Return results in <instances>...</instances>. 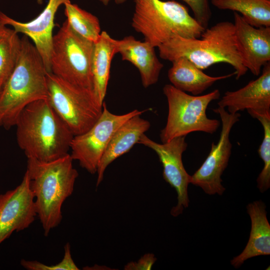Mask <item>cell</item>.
<instances>
[{
  "instance_id": "6da1fadb",
  "label": "cell",
  "mask_w": 270,
  "mask_h": 270,
  "mask_svg": "<svg viewBox=\"0 0 270 270\" xmlns=\"http://www.w3.org/2000/svg\"><path fill=\"white\" fill-rule=\"evenodd\" d=\"M14 126L18 144L27 158L50 162L68 154L74 135L48 98L27 105Z\"/></svg>"
},
{
  "instance_id": "7a4b0ae2",
  "label": "cell",
  "mask_w": 270,
  "mask_h": 270,
  "mask_svg": "<svg viewBox=\"0 0 270 270\" xmlns=\"http://www.w3.org/2000/svg\"><path fill=\"white\" fill-rule=\"evenodd\" d=\"M27 158L26 172L36 214L47 236L62 220V204L72 194L78 173L69 154L50 162Z\"/></svg>"
},
{
  "instance_id": "3957f363",
  "label": "cell",
  "mask_w": 270,
  "mask_h": 270,
  "mask_svg": "<svg viewBox=\"0 0 270 270\" xmlns=\"http://www.w3.org/2000/svg\"><path fill=\"white\" fill-rule=\"evenodd\" d=\"M158 48L161 58L172 62L185 57L202 70L216 64H229L235 70L236 80L248 70L236 47L234 24L230 22H218L206 28L198 38L174 35Z\"/></svg>"
},
{
  "instance_id": "277c9868",
  "label": "cell",
  "mask_w": 270,
  "mask_h": 270,
  "mask_svg": "<svg viewBox=\"0 0 270 270\" xmlns=\"http://www.w3.org/2000/svg\"><path fill=\"white\" fill-rule=\"evenodd\" d=\"M46 73L40 54L24 35L16 64L0 92V127L14 126L27 105L48 98Z\"/></svg>"
},
{
  "instance_id": "5b68a950",
  "label": "cell",
  "mask_w": 270,
  "mask_h": 270,
  "mask_svg": "<svg viewBox=\"0 0 270 270\" xmlns=\"http://www.w3.org/2000/svg\"><path fill=\"white\" fill-rule=\"evenodd\" d=\"M134 2L132 26L154 48L174 35L186 38H200L205 30L190 15L186 7L175 0Z\"/></svg>"
},
{
  "instance_id": "8992f818",
  "label": "cell",
  "mask_w": 270,
  "mask_h": 270,
  "mask_svg": "<svg viewBox=\"0 0 270 270\" xmlns=\"http://www.w3.org/2000/svg\"><path fill=\"white\" fill-rule=\"evenodd\" d=\"M163 92L168 101V114L166 124L160 134L162 143L192 132L212 134L217 131L220 120L208 118L206 110L212 101L220 98L218 89L194 96L167 84L163 88Z\"/></svg>"
},
{
  "instance_id": "52a82bcc",
  "label": "cell",
  "mask_w": 270,
  "mask_h": 270,
  "mask_svg": "<svg viewBox=\"0 0 270 270\" xmlns=\"http://www.w3.org/2000/svg\"><path fill=\"white\" fill-rule=\"evenodd\" d=\"M94 48V42L76 34L66 20L53 36L51 72L73 85L93 91Z\"/></svg>"
},
{
  "instance_id": "ba28073f",
  "label": "cell",
  "mask_w": 270,
  "mask_h": 270,
  "mask_svg": "<svg viewBox=\"0 0 270 270\" xmlns=\"http://www.w3.org/2000/svg\"><path fill=\"white\" fill-rule=\"evenodd\" d=\"M48 100L52 108L66 124L74 136L90 129L102 111V104L93 91L73 85L46 73Z\"/></svg>"
},
{
  "instance_id": "9c48e42d",
  "label": "cell",
  "mask_w": 270,
  "mask_h": 270,
  "mask_svg": "<svg viewBox=\"0 0 270 270\" xmlns=\"http://www.w3.org/2000/svg\"><path fill=\"white\" fill-rule=\"evenodd\" d=\"M146 110H134L123 114L110 112L104 102L101 115L86 132L74 136L70 146L73 160L89 173H96L98 163L115 132L132 117Z\"/></svg>"
},
{
  "instance_id": "30bf717a",
  "label": "cell",
  "mask_w": 270,
  "mask_h": 270,
  "mask_svg": "<svg viewBox=\"0 0 270 270\" xmlns=\"http://www.w3.org/2000/svg\"><path fill=\"white\" fill-rule=\"evenodd\" d=\"M213 111L220 118L222 130L218 142H212L210 152L204 162L190 176V184L199 186L205 193L222 195L225 190L222 185V175L226 168L232 152L230 136L231 130L240 120L239 112L230 113L225 108L218 106Z\"/></svg>"
},
{
  "instance_id": "8fae6325",
  "label": "cell",
  "mask_w": 270,
  "mask_h": 270,
  "mask_svg": "<svg viewBox=\"0 0 270 270\" xmlns=\"http://www.w3.org/2000/svg\"><path fill=\"white\" fill-rule=\"evenodd\" d=\"M138 144L151 148L157 154L162 166L164 179L177 193L178 203L171 209L170 214L173 216H179L188 206L190 202L188 186L190 175L185 170L182 160V154L188 147L186 136L175 138L160 144L144 134Z\"/></svg>"
},
{
  "instance_id": "7c38bea8",
  "label": "cell",
  "mask_w": 270,
  "mask_h": 270,
  "mask_svg": "<svg viewBox=\"0 0 270 270\" xmlns=\"http://www.w3.org/2000/svg\"><path fill=\"white\" fill-rule=\"evenodd\" d=\"M36 216L34 198L26 172L18 186L0 194V244L14 232L28 228Z\"/></svg>"
},
{
  "instance_id": "4fadbf2b",
  "label": "cell",
  "mask_w": 270,
  "mask_h": 270,
  "mask_svg": "<svg viewBox=\"0 0 270 270\" xmlns=\"http://www.w3.org/2000/svg\"><path fill=\"white\" fill-rule=\"evenodd\" d=\"M234 37L238 52L246 68L254 76L270 62V27L256 28L234 12Z\"/></svg>"
},
{
  "instance_id": "5bb4252c",
  "label": "cell",
  "mask_w": 270,
  "mask_h": 270,
  "mask_svg": "<svg viewBox=\"0 0 270 270\" xmlns=\"http://www.w3.org/2000/svg\"><path fill=\"white\" fill-rule=\"evenodd\" d=\"M69 2L70 0H48L41 13L27 22L18 21L0 12V20L6 26H11L18 34L22 33L32 40L48 72H51L50 56L55 15L61 5Z\"/></svg>"
},
{
  "instance_id": "9a60e30c",
  "label": "cell",
  "mask_w": 270,
  "mask_h": 270,
  "mask_svg": "<svg viewBox=\"0 0 270 270\" xmlns=\"http://www.w3.org/2000/svg\"><path fill=\"white\" fill-rule=\"evenodd\" d=\"M260 76L244 87L227 91L218 102L230 113L244 110L259 112H270V62L262 67Z\"/></svg>"
},
{
  "instance_id": "2e32d148",
  "label": "cell",
  "mask_w": 270,
  "mask_h": 270,
  "mask_svg": "<svg viewBox=\"0 0 270 270\" xmlns=\"http://www.w3.org/2000/svg\"><path fill=\"white\" fill-rule=\"evenodd\" d=\"M114 42L116 54H120L122 60L130 62L138 70L144 88L157 82L164 65L159 60L154 47L132 36L115 40Z\"/></svg>"
},
{
  "instance_id": "e0dca14e",
  "label": "cell",
  "mask_w": 270,
  "mask_h": 270,
  "mask_svg": "<svg viewBox=\"0 0 270 270\" xmlns=\"http://www.w3.org/2000/svg\"><path fill=\"white\" fill-rule=\"evenodd\" d=\"M150 122L136 115L124 122L115 132L98 163L96 187L104 179L107 167L118 157L128 152L138 142L141 136L148 130Z\"/></svg>"
},
{
  "instance_id": "ac0fdd59",
  "label": "cell",
  "mask_w": 270,
  "mask_h": 270,
  "mask_svg": "<svg viewBox=\"0 0 270 270\" xmlns=\"http://www.w3.org/2000/svg\"><path fill=\"white\" fill-rule=\"evenodd\" d=\"M266 208L262 200H256L248 204L246 209L250 218L251 230L245 248L230 262L234 268H238L250 258L270 254V225Z\"/></svg>"
},
{
  "instance_id": "d6986e66",
  "label": "cell",
  "mask_w": 270,
  "mask_h": 270,
  "mask_svg": "<svg viewBox=\"0 0 270 270\" xmlns=\"http://www.w3.org/2000/svg\"><path fill=\"white\" fill-rule=\"evenodd\" d=\"M172 62V66L168 73L171 84L194 96L201 94L217 81L235 76L234 72L221 76H210L185 57H180Z\"/></svg>"
},
{
  "instance_id": "ffe728a7",
  "label": "cell",
  "mask_w": 270,
  "mask_h": 270,
  "mask_svg": "<svg viewBox=\"0 0 270 270\" xmlns=\"http://www.w3.org/2000/svg\"><path fill=\"white\" fill-rule=\"evenodd\" d=\"M114 40L103 31L94 42L92 64L93 92L102 104L106 93L112 60L116 54Z\"/></svg>"
},
{
  "instance_id": "44dd1931",
  "label": "cell",
  "mask_w": 270,
  "mask_h": 270,
  "mask_svg": "<svg viewBox=\"0 0 270 270\" xmlns=\"http://www.w3.org/2000/svg\"><path fill=\"white\" fill-rule=\"evenodd\" d=\"M211 2L220 10L240 13L252 26L270 27V0H212Z\"/></svg>"
},
{
  "instance_id": "7402d4cb",
  "label": "cell",
  "mask_w": 270,
  "mask_h": 270,
  "mask_svg": "<svg viewBox=\"0 0 270 270\" xmlns=\"http://www.w3.org/2000/svg\"><path fill=\"white\" fill-rule=\"evenodd\" d=\"M64 6L66 20L72 30L82 37L95 42L101 33L98 18L70 2Z\"/></svg>"
},
{
  "instance_id": "603a6c76",
  "label": "cell",
  "mask_w": 270,
  "mask_h": 270,
  "mask_svg": "<svg viewBox=\"0 0 270 270\" xmlns=\"http://www.w3.org/2000/svg\"><path fill=\"white\" fill-rule=\"evenodd\" d=\"M20 48L18 33L6 26L0 32V84L2 87L16 64Z\"/></svg>"
},
{
  "instance_id": "cb8c5ba5",
  "label": "cell",
  "mask_w": 270,
  "mask_h": 270,
  "mask_svg": "<svg viewBox=\"0 0 270 270\" xmlns=\"http://www.w3.org/2000/svg\"><path fill=\"white\" fill-rule=\"evenodd\" d=\"M248 112L257 119L264 129V137L258 152L264 162V167L257 180V187L260 192H264L270 187V112H259L248 110Z\"/></svg>"
},
{
  "instance_id": "d4e9b609",
  "label": "cell",
  "mask_w": 270,
  "mask_h": 270,
  "mask_svg": "<svg viewBox=\"0 0 270 270\" xmlns=\"http://www.w3.org/2000/svg\"><path fill=\"white\" fill-rule=\"evenodd\" d=\"M64 253L62 260L54 265L48 266L37 260H28L22 259L21 266L28 270H78L79 268L74 262L71 255L70 246L65 244Z\"/></svg>"
},
{
  "instance_id": "484cf974",
  "label": "cell",
  "mask_w": 270,
  "mask_h": 270,
  "mask_svg": "<svg viewBox=\"0 0 270 270\" xmlns=\"http://www.w3.org/2000/svg\"><path fill=\"white\" fill-rule=\"evenodd\" d=\"M191 8L194 18L204 29L208 28L212 12L208 0H182Z\"/></svg>"
},
{
  "instance_id": "4316f807",
  "label": "cell",
  "mask_w": 270,
  "mask_h": 270,
  "mask_svg": "<svg viewBox=\"0 0 270 270\" xmlns=\"http://www.w3.org/2000/svg\"><path fill=\"white\" fill-rule=\"evenodd\" d=\"M156 260L153 254L148 253L142 256L137 262H130L124 267L125 270H150Z\"/></svg>"
},
{
  "instance_id": "83f0119b",
  "label": "cell",
  "mask_w": 270,
  "mask_h": 270,
  "mask_svg": "<svg viewBox=\"0 0 270 270\" xmlns=\"http://www.w3.org/2000/svg\"><path fill=\"white\" fill-rule=\"evenodd\" d=\"M105 6H108L110 2L114 0L116 4H122L127 0H98Z\"/></svg>"
},
{
  "instance_id": "f1b7e54d",
  "label": "cell",
  "mask_w": 270,
  "mask_h": 270,
  "mask_svg": "<svg viewBox=\"0 0 270 270\" xmlns=\"http://www.w3.org/2000/svg\"><path fill=\"white\" fill-rule=\"evenodd\" d=\"M6 26L0 20V32L4 30L6 28Z\"/></svg>"
},
{
  "instance_id": "f546056e",
  "label": "cell",
  "mask_w": 270,
  "mask_h": 270,
  "mask_svg": "<svg viewBox=\"0 0 270 270\" xmlns=\"http://www.w3.org/2000/svg\"><path fill=\"white\" fill-rule=\"evenodd\" d=\"M2 85L0 84V91H1V90H2Z\"/></svg>"
}]
</instances>
